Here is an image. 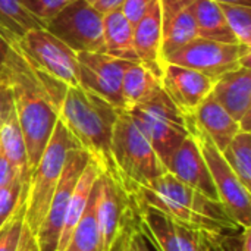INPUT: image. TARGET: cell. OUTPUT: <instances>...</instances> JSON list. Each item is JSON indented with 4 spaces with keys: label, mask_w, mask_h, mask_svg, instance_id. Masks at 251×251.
<instances>
[{
    "label": "cell",
    "mask_w": 251,
    "mask_h": 251,
    "mask_svg": "<svg viewBox=\"0 0 251 251\" xmlns=\"http://www.w3.org/2000/svg\"><path fill=\"white\" fill-rule=\"evenodd\" d=\"M0 76L13 94L31 175L51 137L68 87L32 66L16 46L10 47Z\"/></svg>",
    "instance_id": "obj_1"
},
{
    "label": "cell",
    "mask_w": 251,
    "mask_h": 251,
    "mask_svg": "<svg viewBox=\"0 0 251 251\" xmlns=\"http://www.w3.org/2000/svg\"><path fill=\"white\" fill-rule=\"evenodd\" d=\"M132 204L151 206L174 222L201 231L213 240L240 234L238 225L218 200H212L165 172L153 182L138 187L128 196Z\"/></svg>",
    "instance_id": "obj_2"
},
{
    "label": "cell",
    "mask_w": 251,
    "mask_h": 251,
    "mask_svg": "<svg viewBox=\"0 0 251 251\" xmlns=\"http://www.w3.org/2000/svg\"><path fill=\"white\" fill-rule=\"evenodd\" d=\"M119 112L112 103L81 85L66 88L59 109V119L78 146L88 153L100 172H107L113 178L116 174L110 156V143Z\"/></svg>",
    "instance_id": "obj_3"
},
{
    "label": "cell",
    "mask_w": 251,
    "mask_h": 251,
    "mask_svg": "<svg viewBox=\"0 0 251 251\" xmlns=\"http://www.w3.org/2000/svg\"><path fill=\"white\" fill-rule=\"evenodd\" d=\"M110 156L116 179L128 196L166 172L157 153L125 110L119 112L113 128Z\"/></svg>",
    "instance_id": "obj_4"
},
{
    "label": "cell",
    "mask_w": 251,
    "mask_h": 251,
    "mask_svg": "<svg viewBox=\"0 0 251 251\" xmlns=\"http://www.w3.org/2000/svg\"><path fill=\"white\" fill-rule=\"evenodd\" d=\"M76 147H79L78 143L69 134L63 122L57 119L51 137L28 181L25 200V225L34 235L46 216L50 200L60 179L66 156L69 150Z\"/></svg>",
    "instance_id": "obj_5"
},
{
    "label": "cell",
    "mask_w": 251,
    "mask_h": 251,
    "mask_svg": "<svg viewBox=\"0 0 251 251\" xmlns=\"http://www.w3.org/2000/svg\"><path fill=\"white\" fill-rule=\"evenodd\" d=\"M188 134L194 138L216 188L218 200L229 216L243 228L251 226L250 190L243 185L234 171L224 159L212 138L197 125L191 116H185Z\"/></svg>",
    "instance_id": "obj_6"
},
{
    "label": "cell",
    "mask_w": 251,
    "mask_h": 251,
    "mask_svg": "<svg viewBox=\"0 0 251 251\" xmlns=\"http://www.w3.org/2000/svg\"><path fill=\"white\" fill-rule=\"evenodd\" d=\"M135 125L149 140L163 165L175 149L188 137L185 116L163 91L149 101L128 110Z\"/></svg>",
    "instance_id": "obj_7"
},
{
    "label": "cell",
    "mask_w": 251,
    "mask_h": 251,
    "mask_svg": "<svg viewBox=\"0 0 251 251\" xmlns=\"http://www.w3.org/2000/svg\"><path fill=\"white\" fill-rule=\"evenodd\" d=\"M251 47L244 44H226L196 37L178 50L165 57V63H172L199 71L213 79L218 76L250 66Z\"/></svg>",
    "instance_id": "obj_8"
},
{
    "label": "cell",
    "mask_w": 251,
    "mask_h": 251,
    "mask_svg": "<svg viewBox=\"0 0 251 251\" xmlns=\"http://www.w3.org/2000/svg\"><path fill=\"white\" fill-rule=\"evenodd\" d=\"M44 28L75 53H104L103 13L87 0H72L50 21H47Z\"/></svg>",
    "instance_id": "obj_9"
},
{
    "label": "cell",
    "mask_w": 251,
    "mask_h": 251,
    "mask_svg": "<svg viewBox=\"0 0 251 251\" xmlns=\"http://www.w3.org/2000/svg\"><path fill=\"white\" fill-rule=\"evenodd\" d=\"M16 47L37 69L46 72L66 87L79 85L76 53L44 26L29 29Z\"/></svg>",
    "instance_id": "obj_10"
},
{
    "label": "cell",
    "mask_w": 251,
    "mask_h": 251,
    "mask_svg": "<svg viewBox=\"0 0 251 251\" xmlns=\"http://www.w3.org/2000/svg\"><path fill=\"white\" fill-rule=\"evenodd\" d=\"M88 162L90 156L82 149L76 147L69 150L60 179L50 200L46 216L38 231L35 232V240L40 251H56L72 191Z\"/></svg>",
    "instance_id": "obj_11"
},
{
    "label": "cell",
    "mask_w": 251,
    "mask_h": 251,
    "mask_svg": "<svg viewBox=\"0 0 251 251\" xmlns=\"http://www.w3.org/2000/svg\"><path fill=\"white\" fill-rule=\"evenodd\" d=\"M79 68V85L125 110L122 97V78L131 62L116 59L100 51L76 53Z\"/></svg>",
    "instance_id": "obj_12"
},
{
    "label": "cell",
    "mask_w": 251,
    "mask_h": 251,
    "mask_svg": "<svg viewBox=\"0 0 251 251\" xmlns=\"http://www.w3.org/2000/svg\"><path fill=\"white\" fill-rule=\"evenodd\" d=\"M96 190V210L103 237V250L109 251L124 226L134 216V209L128 194L110 174H99Z\"/></svg>",
    "instance_id": "obj_13"
},
{
    "label": "cell",
    "mask_w": 251,
    "mask_h": 251,
    "mask_svg": "<svg viewBox=\"0 0 251 251\" xmlns=\"http://www.w3.org/2000/svg\"><path fill=\"white\" fill-rule=\"evenodd\" d=\"M162 88L184 116H190L212 93L215 79L190 68L165 63Z\"/></svg>",
    "instance_id": "obj_14"
},
{
    "label": "cell",
    "mask_w": 251,
    "mask_h": 251,
    "mask_svg": "<svg viewBox=\"0 0 251 251\" xmlns=\"http://www.w3.org/2000/svg\"><path fill=\"white\" fill-rule=\"evenodd\" d=\"M0 147L7 157L16 178L28 187L29 171L22 131L18 122L15 100L9 84L0 76Z\"/></svg>",
    "instance_id": "obj_15"
},
{
    "label": "cell",
    "mask_w": 251,
    "mask_h": 251,
    "mask_svg": "<svg viewBox=\"0 0 251 251\" xmlns=\"http://www.w3.org/2000/svg\"><path fill=\"white\" fill-rule=\"evenodd\" d=\"M250 66H241L218 76L212 96L238 122L240 131L251 129V72Z\"/></svg>",
    "instance_id": "obj_16"
},
{
    "label": "cell",
    "mask_w": 251,
    "mask_h": 251,
    "mask_svg": "<svg viewBox=\"0 0 251 251\" xmlns=\"http://www.w3.org/2000/svg\"><path fill=\"white\" fill-rule=\"evenodd\" d=\"M165 168L166 172L172 174L176 179H179L185 185L197 190L199 193L204 194L212 200H218L216 188L212 181L207 165L194 138L190 134L171 154Z\"/></svg>",
    "instance_id": "obj_17"
},
{
    "label": "cell",
    "mask_w": 251,
    "mask_h": 251,
    "mask_svg": "<svg viewBox=\"0 0 251 251\" xmlns=\"http://www.w3.org/2000/svg\"><path fill=\"white\" fill-rule=\"evenodd\" d=\"M193 4L194 0H160L163 60L197 37Z\"/></svg>",
    "instance_id": "obj_18"
},
{
    "label": "cell",
    "mask_w": 251,
    "mask_h": 251,
    "mask_svg": "<svg viewBox=\"0 0 251 251\" xmlns=\"http://www.w3.org/2000/svg\"><path fill=\"white\" fill-rule=\"evenodd\" d=\"M134 50L138 63L146 66L157 78H162L165 60L162 54L160 0H156L134 25Z\"/></svg>",
    "instance_id": "obj_19"
},
{
    "label": "cell",
    "mask_w": 251,
    "mask_h": 251,
    "mask_svg": "<svg viewBox=\"0 0 251 251\" xmlns=\"http://www.w3.org/2000/svg\"><path fill=\"white\" fill-rule=\"evenodd\" d=\"M190 116L212 138V141L221 151L240 132L238 122L216 101L212 93L199 104V107Z\"/></svg>",
    "instance_id": "obj_20"
},
{
    "label": "cell",
    "mask_w": 251,
    "mask_h": 251,
    "mask_svg": "<svg viewBox=\"0 0 251 251\" xmlns=\"http://www.w3.org/2000/svg\"><path fill=\"white\" fill-rule=\"evenodd\" d=\"M132 209L140 232L156 247V250L179 251L175 224L168 215L151 206L132 204Z\"/></svg>",
    "instance_id": "obj_21"
},
{
    "label": "cell",
    "mask_w": 251,
    "mask_h": 251,
    "mask_svg": "<svg viewBox=\"0 0 251 251\" xmlns=\"http://www.w3.org/2000/svg\"><path fill=\"white\" fill-rule=\"evenodd\" d=\"M103 44L106 54L128 62H138L134 50V26L121 7L103 15Z\"/></svg>",
    "instance_id": "obj_22"
},
{
    "label": "cell",
    "mask_w": 251,
    "mask_h": 251,
    "mask_svg": "<svg viewBox=\"0 0 251 251\" xmlns=\"http://www.w3.org/2000/svg\"><path fill=\"white\" fill-rule=\"evenodd\" d=\"M99 174H100L99 166L90 159V162L84 168V171L72 191V196H71V200H69V204H68V209L65 213V221H63L60 235H59L56 251L66 250L69 240L72 237V232H74L79 218L84 213V209L87 206V201L90 199V194L93 191V187H94V182H96Z\"/></svg>",
    "instance_id": "obj_23"
},
{
    "label": "cell",
    "mask_w": 251,
    "mask_h": 251,
    "mask_svg": "<svg viewBox=\"0 0 251 251\" xmlns=\"http://www.w3.org/2000/svg\"><path fill=\"white\" fill-rule=\"evenodd\" d=\"M162 91L160 78L138 62H131L122 78V97L125 110L143 104Z\"/></svg>",
    "instance_id": "obj_24"
},
{
    "label": "cell",
    "mask_w": 251,
    "mask_h": 251,
    "mask_svg": "<svg viewBox=\"0 0 251 251\" xmlns=\"http://www.w3.org/2000/svg\"><path fill=\"white\" fill-rule=\"evenodd\" d=\"M44 26L25 6L24 0H0V37L16 46L34 28Z\"/></svg>",
    "instance_id": "obj_25"
},
{
    "label": "cell",
    "mask_w": 251,
    "mask_h": 251,
    "mask_svg": "<svg viewBox=\"0 0 251 251\" xmlns=\"http://www.w3.org/2000/svg\"><path fill=\"white\" fill-rule=\"evenodd\" d=\"M193 9L196 18L197 37L226 44L238 43L224 18L219 3L212 0H194Z\"/></svg>",
    "instance_id": "obj_26"
},
{
    "label": "cell",
    "mask_w": 251,
    "mask_h": 251,
    "mask_svg": "<svg viewBox=\"0 0 251 251\" xmlns=\"http://www.w3.org/2000/svg\"><path fill=\"white\" fill-rule=\"evenodd\" d=\"M96 197H97V190L94 182L84 213L79 218L65 251H104L101 229L96 210Z\"/></svg>",
    "instance_id": "obj_27"
},
{
    "label": "cell",
    "mask_w": 251,
    "mask_h": 251,
    "mask_svg": "<svg viewBox=\"0 0 251 251\" xmlns=\"http://www.w3.org/2000/svg\"><path fill=\"white\" fill-rule=\"evenodd\" d=\"M246 188H251V134L240 131L221 151Z\"/></svg>",
    "instance_id": "obj_28"
},
{
    "label": "cell",
    "mask_w": 251,
    "mask_h": 251,
    "mask_svg": "<svg viewBox=\"0 0 251 251\" xmlns=\"http://www.w3.org/2000/svg\"><path fill=\"white\" fill-rule=\"evenodd\" d=\"M219 7L235 40L251 47V6L219 3Z\"/></svg>",
    "instance_id": "obj_29"
},
{
    "label": "cell",
    "mask_w": 251,
    "mask_h": 251,
    "mask_svg": "<svg viewBox=\"0 0 251 251\" xmlns=\"http://www.w3.org/2000/svg\"><path fill=\"white\" fill-rule=\"evenodd\" d=\"M25 200L16 206L12 215L0 225V251H16L25 224Z\"/></svg>",
    "instance_id": "obj_30"
},
{
    "label": "cell",
    "mask_w": 251,
    "mask_h": 251,
    "mask_svg": "<svg viewBox=\"0 0 251 251\" xmlns=\"http://www.w3.org/2000/svg\"><path fill=\"white\" fill-rule=\"evenodd\" d=\"M174 224L178 237L179 251H215V246L219 240H213L206 234H203L201 231L193 229L190 226L176 222Z\"/></svg>",
    "instance_id": "obj_31"
},
{
    "label": "cell",
    "mask_w": 251,
    "mask_h": 251,
    "mask_svg": "<svg viewBox=\"0 0 251 251\" xmlns=\"http://www.w3.org/2000/svg\"><path fill=\"white\" fill-rule=\"evenodd\" d=\"M26 188L16 176L0 187V225L12 215L16 206L26 197Z\"/></svg>",
    "instance_id": "obj_32"
},
{
    "label": "cell",
    "mask_w": 251,
    "mask_h": 251,
    "mask_svg": "<svg viewBox=\"0 0 251 251\" xmlns=\"http://www.w3.org/2000/svg\"><path fill=\"white\" fill-rule=\"evenodd\" d=\"M72 0H24L26 9L44 25Z\"/></svg>",
    "instance_id": "obj_33"
},
{
    "label": "cell",
    "mask_w": 251,
    "mask_h": 251,
    "mask_svg": "<svg viewBox=\"0 0 251 251\" xmlns=\"http://www.w3.org/2000/svg\"><path fill=\"white\" fill-rule=\"evenodd\" d=\"M154 1L156 0H124L121 10L134 26L140 21V18L153 6Z\"/></svg>",
    "instance_id": "obj_34"
},
{
    "label": "cell",
    "mask_w": 251,
    "mask_h": 251,
    "mask_svg": "<svg viewBox=\"0 0 251 251\" xmlns=\"http://www.w3.org/2000/svg\"><path fill=\"white\" fill-rule=\"evenodd\" d=\"M215 251H244L241 243V232L234 235H225L216 243Z\"/></svg>",
    "instance_id": "obj_35"
},
{
    "label": "cell",
    "mask_w": 251,
    "mask_h": 251,
    "mask_svg": "<svg viewBox=\"0 0 251 251\" xmlns=\"http://www.w3.org/2000/svg\"><path fill=\"white\" fill-rule=\"evenodd\" d=\"M16 251H40L35 235L29 231V228L24 224L22 232H21V238H19V244Z\"/></svg>",
    "instance_id": "obj_36"
},
{
    "label": "cell",
    "mask_w": 251,
    "mask_h": 251,
    "mask_svg": "<svg viewBox=\"0 0 251 251\" xmlns=\"http://www.w3.org/2000/svg\"><path fill=\"white\" fill-rule=\"evenodd\" d=\"M16 175L12 171V166L7 160V157L4 156L1 147H0V187L6 185L12 178H15Z\"/></svg>",
    "instance_id": "obj_37"
},
{
    "label": "cell",
    "mask_w": 251,
    "mask_h": 251,
    "mask_svg": "<svg viewBox=\"0 0 251 251\" xmlns=\"http://www.w3.org/2000/svg\"><path fill=\"white\" fill-rule=\"evenodd\" d=\"M132 241L135 244V249L137 251H150L149 247V241L143 237V234L140 232L138 229V225H137V221H135V225L132 228Z\"/></svg>",
    "instance_id": "obj_38"
},
{
    "label": "cell",
    "mask_w": 251,
    "mask_h": 251,
    "mask_svg": "<svg viewBox=\"0 0 251 251\" xmlns=\"http://www.w3.org/2000/svg\"><path fill=\"white\" fill-rule=\"evenodd\" d=\"M122 3H124V0H99L94 4V7L104 15L107 12H112L115 9H119L122 6Z\"/></svg>",
    "instance_id": "obj_39"
},
{
    "label": "cell",
    "mask_w": 251,
    "mask_h": 251,
    "mask_svg": "<svg viewBox=\"0 0 251 251\" xmlns=\"http://www.w3.org/2000/svg\"><path fill=\"white\" fill-rule=\"evenodd\" d=\"M135 225V215L134 218L129 221V224L126 225V235H125V250L124 251H137L135 249V244L132 241V228Z\"/></svg>",
    "instance_id": "obj_40"
},
{
    "label": "cell",
    "mask_w": 251,
    "mask_h": 251,
    "mask_svg": "<svg viewBox=\"0 0 251 251\" xmlns=\"http://www.w3.org/2000/svg\"><path fill=\"white\" fill-rule=\"evenodd\" d=\"M134 218V216H132ZM131 218V219H132ZM129 219V221H131ZM129 221H128V224H129ZM126 224V225H128ZM126 225L124 226V229L121 231V234H119V237L116 238V241L112 244V247L109 249V251H124L125 250V235H126Z\"/></svg>",
    "instance_id": "obj_41"
},
{
    "label": "cell",
    "mask_w": 251,
    "mask_h": 251,
    "mask_svg": "<svg viewBox=\"0 0 251 251\" xmlns=\"http://www.w3.org/2000/svg\"><path fill=\"white\" fill-rule=\"evenodd\" d=\"M10 47H12V46H10L3 37H0V72H1V69H3V66H4V62H6V57H7V54H9Z\"/></svg>",
    "instance_id": "obj_42"
},
{
    "label": "cell",
    "mask_w": 251,
    "mask_h": 251,
    "mask_svg": "<svg viewBox=\"0 0 251 251\" xmlns=\"http://www.w3.org/2000/svg\"><path fill=\"white\" fill-rule=\"evenodd\" d=\"M216 3H234V4H244V6H251V0H212Z\"/></svg>",
    "instance_id": "obj_43"
},
{
    "label": "cell",
    "mask_w": 251,
    "mask_h": 251,
    "mask_svg": "<svg viewBox=\"0 0 251 251\" xmlns=\"http://www.w3.org/2000/svg\"><path fill=\"white\" fill-rule=\"evenodd\" d=\"M87 1H88L90 4H93V6H94V4H96V3H97L99 0H87Z\"/></svg>",
    "instance_id": "obj_44"
},
{
    "label": "cell",
    "mask_w": 251,
    "mask_h": 251,
    "mask_svg": "<svg viewBox=\"0 0 251 251\" xmlns=\"http://www.w3.org/2000/svg\"><path fill=\"white\" fill-rule=\"evenodd\" d=\"M0 124H1V119H0Z\"/></svg>",
    "instance_id": "obj_45"
}]
</instances>
